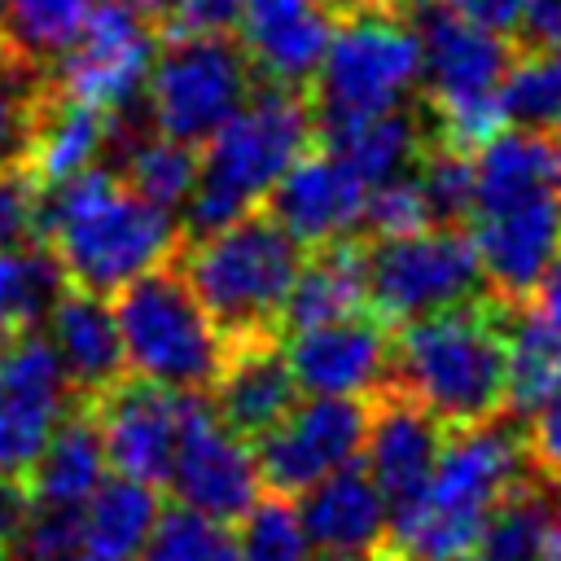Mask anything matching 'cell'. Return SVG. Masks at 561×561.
I'll list each match as a JSON object with an SVG mask.
<instances>
[{
    "label": "cell",
    "instance_id": "36",
    "mask_svg": "<svg viewBox=\"0 0 561 561\" xmlns=\"http://www.w3.org/2000/svg\"><path fill=\"white\" fill-rule=\"evenodd\" d=\"M140 561H237V539L224 522H210L184 504L162 508Z\"/></svg>",
    "mask_w": 561,
    "mask_h": 561
},
{
    "label": "cell",
    "instance_id": "33",
    "mask_svg": "<svg viewBox=\"0 0 561 561\" xmlns=\"http://www.w3.org/2000/svg\"><path fill=\"white\" fill-rule=\"evenodd\" d=\"M61 289H66V272L44 241L22 250H0V337L39 329Z\"/></svg>",
    "mask_w": 561,
    "mask_h": 561
},
{
    "label": "cell",
    "instance_id": "2",
    "mask_svg": "<svg viewBox=\"0 0 561 561\" xmlns=\"http://www.w3.org/2000/svg\"><path fill=\"white\" fill-rule=\"evenodd\" d=\"M504 311H508L504 302L478 294L456 307L394 324L386 386L421 403L447 430L478 425L504 412V394H508Z\"/></svg>",
    "mask_w": 561,
    "mask_h": 561
},
{
    "label": "cell",
    "instance_id": "17",
    "mask_svg": "<svg viewBox=\"0 0 561 561\" xmlns=\"http://www.w3.org/2000/svg\"><path fill=\"white\" fill-rule=\"evenodd\" d=\"M180 399L184 390H167L140 377H118L105 394L88 399L101 430L105 465L123 478L167 486L175 438H180Z\"/></svg>",
    "mask_w": 561,
    "mask_h": 561
},
{
    "label": "cell",
    "instance_id": "18",
    "mask_svg": "<svg viewBox=\"0 0 561 561\" xmlns=\"http://www.w3.org/2000/svg\"><path fill=\"white\" fill-rule=\"evenodd\" d=\"M364 202H368V184L324 145H311L267 193L263 210L302 245H329V241H346L359 237L364 224Z\"/></svg>",
    "mask_w": 561,
    "mask_h": 561
},
{
    "label": "cell",
    "instance_id": "49",
    "mask_svg": "<svg viewBox=\"0 0 561 561\" xmlns=\"http://www.w3.org/2000/svg\"><path fill=\"white\" fill-rule=\"evenodd\" d=\"M552 61H557V105H552V136H561V44L552 48Z\"/></svg>",
    "mask_w": 561,
    "mask_h": 561
},
{
    "label": "cell",
    "instance_id": "8",
    "mask_svg": "<svg viewBox=\"0 0 561 561\" xmlns=\"http://www.w3.org/2000/svg\"><path fill=\"white\" fill-rule=\"evenodd\" d=\"M465 224L482 289L504 307H522L561 254V180L543 167L486 171L473 180Z\"/></svg>",
    "mask_w": 561,
    "mask_h": 561
},
{
    "label": "cell",
    "instance_id": "41",
    "mask_svg": "<svg viewBox=\"0 0 561 561\" xmlns=\"http://www.w3.org/2000/svg\"><path fill=\"white\" fill-rule=\"evenodd\" d=\"M513 44L517 53H539L561 44V0H522L517 22H513Z\"/></svg>",
    "mask_w": 561,
    "mask_h": 561
},
{
    "label": "cell",
    "instance_id": "31",
    "mask_svg": "<svg viewBox=\"0 0 561 561\" xmlns=\"http://www.w3.org/2000/svg\"><path fill=\"white\" fill-rule=\"evenodd\" d=\"M118 180L145 197L158 210H180L197 180V149L184 140H171L162 131H136L127 145H118Z\"/></svg>",
    "mask_w": 561,
    "mask_h": 561
},
{
    "label": "cell",
    "instance_id": "40",
    "mask_svg": "<svg viewBox=\"0 0 561 561\" xmlns=\"http://www.w3.org/2000/svg\"><path fill=\"white\" fill-rule=\"evenodd\" d=\"M522 438L530 469L561 486V381L522 416Z\"/></svg>",
    "mask_w": 561,
    "mask_h": 561
},
{
    "label": "cell",
    "instance_id": "10",
    "mask_svg": "<svg viewBox=\"0 0 561 561\" xmlns=\"http://www.w3.org/2000/svg\"><path fill=\"white\" fill-rule=\"evenodd\" d=\"M254 83L259 75L237 31L167 35V44L153 53L140 105L153 131L197 149L215 127H224L241 110Z\"/></svg>",
    "mask_w": 561,
    "mask_h": 561
},
{
    "label": "cell",
    "instance_id": "44",
    "mask_svg": "<svg viewBox=\"0 0 561 561\" xmlns=\"http://www.w3.org/2000/svg\"><path fill=\"white\" fill-rule=\"evenodd\" d=\"M26 513H31V491H26V482L0 478V557H4V548L13 543V535L22 530Z\"/></svg>",
    "mask_w": 561,
    "mask_h": 561
},
{
    "label": "cell",
    "instance_id": "25",
    "mask_svg": "<svg viewBox=\"0 0 561 561\" xmlns=\"http://www.w3.org/2000/svg\"><path fill=\"white\" fill-rule=\"evenodd\" d=\"M430 140H434V123H430L421 96L412 105H403V110L355 118V123H342V127L316 136V145H324L329 153H337L368 188L403 175Z\"/></svg>",
    "mask_w": 561,
    "mask_h": 561
},
{
    "label": "cell",
    "instance_id": "51",
    "mask_svg": "<svg viewBox=\"0 0 561 561\" xmlns=\"http://www.w3.org/2000/svg\"><path fill=\"white\" fill-rule=\"evenodd\" d=\"M75 561H101V557H75Z\"/></svg>",
    "mask_w": 561,
    "mask_h": 561
},
{
    "label": "cell",
    "instance_id": "13",
    "mask_svg": "<svg viewBox=\"0 0 561 561\" xmlns=\"http://www.w3.org/2000/svg\"><path fill=\"white\" fill-rule=\"evenodd\" d=\"M167 486L184 508L224 526H232L263 495L250 438L232 434L219 421L206 390H184L180 399V438H175Z\"/></svg>",
    "mask_w": 561,
    "mask_h": 561
},
{
    "label": "cell",
    "instance_id": "20",
    "mask_svg": "<svg viewBox=\"0 0 561 561\" xmlns=\"http://www.w3.org/2000/svg\"><path fill=\"white\" fill-rule=\"evenodd\" d=\"M443 438H447V425L434 421L408 394L386 386L368 399V430H364L359 456H364V473L373 478V486L386 495L390 508L408 504L425 486Z\"/></svg>",
    "mask_w": 561,
    "mask_h": 561
},
{
    "label": "cell",
    "instance_id": "52",
    "mask_svg": "<svg viewBox=\"0 0 561 561\" xmlns=\"http://www.w3.org/2000/svg\"><path fill=\"white\" fill-rule=\"evenodd\" d=\"M0 4H4V0H0Z\"/></svg>",
    "mask_w": 561,
    "mask_h": 561
},
{
    "label": "cell",
    "instance_id": "14",
    "mask_svg": "<svg viewBox=\"0 0 561 561\" xmlns=\"http://www.w3.org/2000/svg\"><path fill=\"white\" fill-rule=\"evenodd\" d=\"M368 430V399L307 394L254 438V465L267 491L302 495L342 465H355Z\"/></svg>",
    "mask_w": 561,
    "mask_h": 561
},
{
    "label": "cell",
    "instance_id": "43",
    "mask_svg": "<svg viewBox=\"0 0 561 561\" xmlns=\"http://www.w3.org/2000/svg\"><path fill=\"white\" fill-rule=\"evenodd\" d=\"M403 4H438V9L465 13V18H473V22L491 26V31H504V35L513 31L517 9H522V0H403Z\"/></svg>",
    "mask_w": 561,
    "mask_h": 561
},
{
    "label": "cell",
    "instance_id": "30",
    "mask_svg": "<svg viewBox=\"0 0 561 561\" xmlns=\"http://www.w3.org/2000/svg\"><path fill=\"white\" fill-rule=\"evenodd\" d=\"M504 337H508V394L504 412L526 416L557 381H561V329L543 320L530 302L504 311Z\"/></svg>",
    "mask_w": 561,
    "mask_h": 561
},
{
    "label": "cell",
    "instance_id": "32",
    "mask_svg": "<svg viewBox=\"0 0 561 561\" xmlns=\"http://www.w3.org/2000/svg\"><path fill=\"white\" fill-rule=\"evenodd\" d=\"M92 9L96 0H4L0 39L13 53V61L44 75L70 48V39L79 35Z\"/></svg>",
    "mask_w": 561,
    "mask_h": 561
},
{
    "label": "cell",
    "instance_id": "6",
    "mask_svg": "<svg viewBox=\"0 0 561 561\" xmlns=\"http://www.w3.org/2000/svg\"><path fill=\"white\" fill-rule=\"evenodd\" d=\"M302 92L316 118V136L412 105L421 96V48L403 0H368L342 9Z\"/></svg>",
    "mask_w": 561,
    "mask_h": 561
},
{
    "label": "cell",
    "instance_id": "16",
    "mask_svg": "<svg viewBox=\"0 0 561 561\" xmlns=\"http://www.w3.org/2000/svg\"><path fill=\"white\" fill-rule=\"evenodd\" d=\"M390 324L373 311L285 333V359L302 394L373 399L390 377Z\"/></svg>",
    "mask_w": 561,
    "mask_h": 561
},
{
    "label": "cell",
    "instance_id": "9",
    "mask_svg": "<svg viewBox=\"0 0 561 561\" xmlns=\"http://www.w3.org/2000/svg\"><path fill=\"white\" fill-rule=\"evenodd\" d=\"M110 307L131 377L167 390H210L224 368L228 337L206 316L175 259L114 289Z\"/></svg>",
    "mask_w": 561,
    "mask_h": 561
},
{
    "label": "cell",
    "instance_id": "26",
    "mask_svg": "<svg viewBox=\"0 0 561 561\" xmlns=\"http://www.w3.org/2000/svg\"><path fill=\"white\" fill-rule=\"evenodd\" d=\"M355 311H368L359 237L307 250L294 285H289L285 311H280V333L311 329V324H324V320H342V316H355Z\"/></svg>",
    "mask_w": 561,
    "mask_h": 561
},
{
    "label": "cell",
    "instance_id": "34",
    "mask_svg": "<svg viewBox=\"0 0 561 561\" xmlns=\"http://www.w3.org/2000/svg\"><path fill=\"white\" fill-rule=\"evenodd\" d=\"M237 561H311V539L289 495H259L237 517Z\"/></svg>",
    "mask_w": 561,
    "mask_h": 561
},
{
    "label": "cell",
    "instance_id": "47",
    "mask_svg": "<svg viewBox=\"0 0 561 561\" xmlns=\"http://www.w3.org/2000/svg\"><path fill=\"white\" fill-rule=\"evenodd\" d=\"M316 561H394V557H390V548L381 543V548H364V552H324V557H316Z\"/></svg>",
    "mask_w": 561,
    "mask_h": 561
},
{
    "label": "cell",
    "instance_id": "27",
    "mask_svg": "<svg viewBox=\"0 0 561 561\" xmlns=\"http://www.w3.org/2000/svg\"><path fill=\"white\" fill-rule=\"evenodd\" d=\"M105 469L110 465H105L96 416L83 399H75L70 412L48 434L44 451L35 456V465L26 473V491L39 504H83L92 495V486L105 478Z\"/></svg>",
    "mask_w": 561,
    "mask_h": 561
},
{
    "label": "cell",
    "instance_id": "12",
    "mask_svg": "<svg viewBox=\"0 0 561 561\" xmlns=\"http://www.w3.org/2000/svg\"><path fill=\"white\" fill-rule=\"evenodd\" d=\"M153 53H158V26L149 18H140L123 0H96L70 48L44 70V79L66 96L123 114L140 105Z\"/></svg>",
    "mask_w": 561,
    "mask_h": 561
},
{
    "label": "cell",
    "instance_id": "45",
    "mask_svg": "<svg viewBox=\"0 0 561 561\" xmlns=\"http://www.w3.org/2000/svg\"><path fill=\"white\" fill-rule=\"evenodd\" d=\"M530 307H535L543 320H552V324L561 329V254H557V259H552V267L543 272L539 289L530 294Z\"/></svg>",
    "mask_w": 561,
    "mask_h": 561
},
{
    "label": "cell",
    "instance_id": "28",
    "mask_svg": "<svg viewBox=\"0 0 561 561\" xmlns=\"http://www.w3.org/2000/svg\"><path fill=\"white\" fill-rule=\"evenodd\" d=\"M162 513L158 486L140 478H101L92 495L79 504V526H83V557L101 561H131L140 557L153 522Z\"/></svg>",
    "mask_w": 561,
    "mask_h": 561
},
{
    "label": "cell",
    "instance_id": "11",
    "mask_svg": "<svg viewBox=\"0 0 561 561\" xmlns=\"http://www.w3.org/2000/svg\"><path fill=\"white\" fill-rule=\"evenodd\" d=\"M359 254L368 311L390 329L486 294L465 224H421L412 232L359 237Z\"/></svg>",
    "mask_w": 561,
    "mask_h": 561
},
{
    "label": "cell",
    "instance_id": "37",
    "mask_svg": "<svg viewBox=\"0 0 561 561\" xmlns=\"http://www.w3.org/2000/svg\"><path fill=\"white\" fill-rule=\"evenodd\" d=\"M83 557V526L79 504H39L31 500V513L0 561H75Z\"/></svg>",
    "mask_w": 561,
    "mask_h": 561
},
{
    "label": "cell",
    "instance_id": "5",
    "mask_svg": "<svg viewBox=\"0 0 561 561\" xmlns=\"http://www.w3.org/2000/svg\"><path fill=\"white\" fill-rule=\"evenodd\" d=\"M302 254L307 250L259 206L215 232L184 237L175 263L219 333L241 342L280 333V311Z\"/></svg>",
    "mask_w": 561,
    "mask_h": 561
},
{
    "label": "cell",
    "instance_id": "7",
    "mask_svg": "<svg viewBox=\"0 0 561 561\" xmlns=\"http://www.w3.org/2000/svg\"><path fill=\"white\" fill-rule=\"evenodd\" d=\"M421 48V105L434 136L456 149H478L504 127L500 88L517 57L513 35L491 31L438 4H403Z\"/></svg>",
    "mask_w": 561,
    "mask_h": 561
},
{
    "label": "cell",
    "instance_id": "42",
    "mask_svg": "<svg viewBox=\"0 0 561 561\" xmlns=\"http://www.w3.org/2000/svg\"><path fill=\"white\" fill-rule=\"evenodd\" d=\"M241 0H180L171 22L162 26L167 35H197V31H237Z\"/></svg>",
    "mask_w": 561,
    "mask_h": 561
},
{
    "label": "cell",
    "instance_id": "50",
    "mask_svg": "<svg viewBox=\"0 0 561 561\" xmlns=\"http://www.w3.org/2000/svg\"><path fill=\"white\" fill-rule=\"evenodd\" d=\"M447 561H482V557H478V552L469 548V552H456V557H447Z\"/></svg>",
    "mask_w": 561,
    "mask_h": 561
},
{
    "label": "cell",
    "instance_id": "38",
    "mask_svg": "<svg viewBox=\"0 0 561 561\" xmlns=\"http://www.w3.org/2000/svg\"><path fill=\"white\" fill-rule=\"evenodd\" d=\"M44 180L26 158L0 162V250H22L39 241Z\"/></svg>",
    "mask_w": 561,
    "mask_h": 561
},
{
    "label": "cell",
    "instance_id": "48",
    "mask_svg": "<svg viewBox=\"0 0 561 561\" xmlns=\"http://www.w3.org/2000/svg\"><path fill=\"white\" fill-rule=\"evenodd\" d=\"M548 557L561 561V500H557V508H552V526H548Z\"/></svg>",
    "mask_w": 561,
    "mask_h": 561
},
{
    "label": "cell",
    "instance_id": "24",
    "mask_svg": "<svg viewBox=\"0 0 561 561\" xmlns=\"http://www.w3.org/2000/svg\"><path fill=\"white\" fill-rule=\"evenodd\" d=\"M110 149H114V114L79 96H66L44 79L26 136V162L39 171V180L53 184L75 171H88L105 162Z\"/></svg>",
    "mask_w": 561,
    "mask_h": 561
},
{
    "label": "cell",
    "instance_id": "19",
    "mask_svg": "<svg viewBox=\"0 0 561 561\" xmlns=\"http://www.w3.org/2000/svg\"><path fill=\"white\" fill-rule=\"evenodd\" d=\"M333 0H241L237 39L259 79L307 88L333 35Z\"/></svg>",
    "mask_w": 561,
    "mask_h": 561
},
{
    "label": "cell",
    "instance_id": "35",
    "mask_svg": "<svg viewBox=\"0 0 561 561\" xmlns=\"http://www.w3.org/2000/svg\"><path fill=\"white\" fill-rule=\"evenodd\" d=\"M416 188L425 197L430 224H465L473 202V153L447 140H430L412 162Z\"/></svg>",
    "mask_w": 561,
    "mask_h": 561
},
{
    "label": "cell",
    "instance_id": "4",
    "mask_svg": "<svg viewBox=\"0 0 561 561\" xmlns=\"http://www.w3.org/2000/svg\"><path fill=\"white\" fill-rule=\"evenodd\" d=\"M316 145V118L302 88L259 79L241 110L202 140L197 180L180 206V232H215L267 202L276 180Z\"/></svg>",
    "mask_w": 561,
    "mask_h": 561
},
{
    "label": "cell",
    "instance_id": "23",
    "mask_svg": "<svg viewBox=\"0 0 561 561\" xmlns=\"http://www.w3.org/2000/svg\"><path fill=\"white\" fill-rule=\"evenodd\" d=\"M298 522L320 552H364L386 543L390 504L359 465H342L298 495Z\"/></svg>",
    "mask_w": 561,
    "mask_h": 561
},
{
    "label": "cell",
    "instance_id": "3",
    "mask_svg": "<svg viewBox=\"0 0 561 561\" xmlns=\"http://www.w3.org/2000/svg\"><path fill=\"white\" fill-rule=\"evenodd\" d=\"M530 469L517 416H486L447 430L425 486L390 508L386 548L394 561H447L478 543L491 504Z\"/></svg>",
    "mask_w": 561,
    "mask_h": 561
},
{
    "label": "cell",
    "instance_id": "15",
    "mask_svg": "<svg viewBox=\"0 0 561 561\" xmlns=\"http://www.w3.org/2000/svg\"><path fill=\"white\" fill-rule=\"evenodd\" d=\"M70 403L75 390L39 329L0 337V478L26 482Z\"/></svg>",
    "mask_w": 561,
    "mask_h": 561
},
{
    "label": "cell",
    "instance_id": "21",
    "mask_svg": "<svg viewBox=\"0 0 561 561\" xmlns=\"http://www.w3.org/2000/svg\"><path fill=\"white\" fill-rule=\"evenodd\" d=\"M298 394L302 390H298L294 368L285 359L280 333L228 342L224 368L210 381V408L241 438H259L263 430H272L294 408Z\"/></svg>",
    "mask_w": 561,
    "mask_h": 561
},
{
    "label": "cell",
    "instance_id": "46",
    "mask_svg": "<svg viewBox=\"0 0 561 561\" xmlns=\"http://www.w3.org/2000/svg\"><path fill=\"white\" fill-rule=\"evenodd\" d=\"M123 4H131L140 18H149L153 26H167L171 22V13H175V4L180 0H123Z\"/></svg>",
    "mask_w": 561,
    "mask_h": 561
},
{
    "label": "cell",
    "instance_id": "1",
    "mask_svg": "<svg viewBox=\"0 0 561 561\" xmlns=\"http://www.w3.org/2000/svg\"><path fill=\"white\" fill-rule=\"evenodd\" d=\"M39 241L66 272V285L110 298L140 272L180 254L184 232L171 210L136 197L110 162L44 184Z\"/></svg>",
    "mask_w": 561,
    "mask_h": 561
},
{
    "label": "cell",
    "instance_id": "22",
    "mask_svg": "<svg viewBox=\"0 0 561 561\" xmlns=\"http://www.w3.org/2000/svg\"><path fill=\"white\" fill-rule=\"evenodd\" d=\"M48 342L57 351V364L75 390V399H96L105 394L118 377H127L123 364V342H118V324H114V307L101 294H88L79 285H66L48 316Z\"/></svg>",
    "mask_w": 561,
    "mask_h": 561
},
{
    "label": "cell",
    "instance_id": "29",
    "mask_svg": "<svg viewBox=\"0 0 561 561\" xmlns=\"http://www.w3.org/2000/svg\"><path fill=\"white\" fill-rule=\"evenodd\" d=\"M557 482L548 478H517L482 517L473 552L482 561H543L548 557V526L557 508Z\"/></svg>",
    "mask_w": 561,
    "mask_h": 561
},
{
    "label": "cell",
    "instance_id": "39",
    "mask_svg": "<svg viewBox=\"0 0 561 561\" xmlns=\"http://www.w3.org/2000/svg\"><path fill=\"white\" fill-rule=\"evenodd\" d=\"M39 88H44L39 70L13 66L9 75H0V162L26 158V136H31V114H35Z\"/></svg>",
    "mask_w": 561,
    "mask_h": 561
}]
</instances>
